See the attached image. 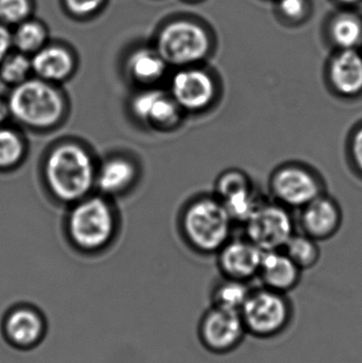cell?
Here are the masks:
<instances>
[{
  "label": "cell",
  "mask_w": 362,
  "mask_h": 363,
  "mask_svg": "<svg viewBox=\"0 0 362 363\" xmlns=\"http://www.w3.org/2000/svg\"><path fill=\"white\" fill-rule=\"evenodd\" d=\"M95 162L86 148L77 143L53 147L44 163V177L49 191L57 200L76 203L86 198L95 186Z\"/></svg>",
  "instance_id": "obj_1"
},
{
  "label": "cell",
  "mask_w": 362,
  "mask_h": 363,
  "mask_svg": "<svg viewBox=\"0 0 362 363\" xmlns=\"http://www.w3.org/2000/svg\"><path fill=\"white\" fill-rule=\"evenodd\" d=\"M6 106L15 121L36 131L57 127L67 111L62 91L53 83L40 78H29L13 86Z\"/></svg>",
  "instance_id": "obj_2"
},
{
  "label": "cell",
  "mask_w": 362,
  "mask_h": 363,
  "mask_svg": "<svg viewBox=\"0 0 362 363\" xmlns=\"http://www.w3.org/2000/svg\"><path fill=\"white\" fill-rule=\"evenodd\" d=\"M183 230L191 245L204 254L217 252L232 238L235 224L216 196H201L185 209Z\"/></svg>",
  "instance_id": "obj_3"
},
{
  "label": "cell",
  "mask_w": 362,
  "mask_h": 363,
  "mask_svg": "<svg viewBox=\"0 0 362 363\" xmlns=\"http://www.w3.org/2000/svg\"><path fill=\"white\" fill-rule=\"evenodd\" d=\"M70 240L82 251L95 252L106 247L116 232V216L110 203L98 196L74 203L67 219Z\"/></svg>",
  "instance_id": "obj_4"
},
{
  "label": "cell",
  "mask_w": 362,
  "mask_h": 363,
  "mask_svg": "<svg viewBox=\"0 0 362 363\" xmlns=\"http://www.w3.org/2000/svg\"><path fill=\"white\" fill-rule=\"evenodd\" d=\"M268 189L272 201L290 211H300L327 192V184L320 172L308 164L286 162L272 170Z\"/></svg>",
  "instance_id": "obj_5"
},
{
  "label": "cell",
  "mask_w": 362,
  "mask_h": 363,
  "mask_svg": "<svg viewBox=\"0 0 362 363\" xmlns=\"http://www.w3.org/2000/svg\"><path fill=\"white\" fill-rule=\"evenodd\" d=\"M240 315L249 335L271 339L284 333L291 323L293 304L286 294L263 286L252 289Z\"/></svg>",
  "instance_id": "obj_6"
},
{
  "label": "cell",
  "mask_w": 362,
  "mask_h": 363,
  "mask_svg": "<svg viewBox=\"0 0 362 363\" xmlns=\"http://www.w3.org/2000/svg\"><path fill=\"white\" fill-rule=\"evenodd\" d=\"M168 65L187 67L203 61L212 50V40L202 26L178 21L166 26L157 38V48Z\"/></svg>",
  "instance_id": "obj_7"
},
{
  "label": "cell",
  "mask_w": 362,
  "mask_h": 363,
  "mask_svg": "<svg viewBox=\"0 0 362 363\" xmlns=\"http://www.w3.org/2000/svg\"><path fill=\"white\" fill-rule=\"evenodd\" d=\"M244 237L261 251L283 250L297 232L293 211L271 201H264L244 224Z\"/></svg>",
  "instance_id": "obj_8"
},
{
  "label": "cell",
  "mask_w": 362,
  "mask_h": 363,
  "mask_svg": "<svg viewBox=\"0 0 362 363\" xmlns=\"http://www.w3.org/2000/svg\"><path fill=\"white\" fill-rule=\"evenodd\" d=\"M170 95L183 112L203 113L210 110L220 97L218 81L202 68H180L170 82Z\"/></svg>",
  "instance_id": "obj_9"
},
{
  "label": "cell",
  "mask_w": 362,
  "mask_h": 363,
  "mask_svg": "<svg viewBox=\"0 0 362 363\" xmlns=\"http://www.w3.org/2000/svg\"><path fill=\"white\" fill-rule=\"evenodd\" d=\"M215 196L222 202L234 224L244 225L265 201L244 170H225L215 183Z\"/></svg>",
  "instance_id": "obj_10"
},
{
  "label": "cell",
  "mask_w": 362,
  "mask_h": 363,
  "mask_svg": "<svg viewBox=\"0 0 362 363\" xmlns=\"http://www.w3.org/2000/svg\"><path fill=\"white\" fill-rule=\"evenodd\" d=\"M199 335L208 351L227 354L237 349L248 333L240 313L213 306L202 317Z\"/></svg>",
  "instance_id": "obj_11"
},
{
  "label": "cell",
  "mask_w": 362,
  "mask_h": 363,
  "mask_svg": "<svg viewBox=\"0 0 362 363\" xmlns=\"http://www.w3.org/2000/svg\"><path fill=\"white\" fill-rule=\"evenodd\" d=\"M327 89L336 99L356 102L362 99V52L341 49L333 53L325 67Z\"/></svg>",
  "instance_id": "obj_12"
},
{
  "label": "cell",
  "mask_w": 362,
  "mask_h": 363,
  "mask_svg": "<svg viewBox=\"0 0 362 363\" xmlns=\"http://www.w3.org/2000/svg\"><path fill=\"white\" fill-rule=\"evenodd\" d=\"M130 106L132 114L140 123L163 131L178 127L184 113L169 93L153 87L136 94Z\"/></svg>",
  "instance_id": "obj_13"
},
{
  "label": "cell",
  "mask_w": 362,
  "mask_h": 363,
  "mask_svg": "<svg viewBox=\"0 0 362 363\" xmlns=\"http://www.w3.org/2000/svg\"><path fill=\"white\" fill-rule=\"evenodd\" d=\"M298 211L297 224L301 232L319 242L336 236L344 223V211L339 202L327 191Z\"/></svg>",
  "instance_id": "obj_14"
},
{
  "label": "cell",
  "mask_w": 362,
  "mask_h": 363,
  "mask_svg": "<svg viewBox=\"0 0 362 363\" xmlns=\"http://www.w3.org/2000/svg\"><path fill=\"white\" fill-rule=\"evenodd\" d=\"M264 253L247 237L231 238L217 252V262L223 277L249 283L259 277Z\"/></svg>",
  "instance_id": "obj_15"
},
{
  "label": "cell",
  "mask_w": 362,
  "mask_h": 363,
  "mask_svg": "<svg viewBox=\"0 0 362 363\" xmlns=\"http://www.w3.org/2000/svg\"><path fill=\"white\" fill-rule=\"evenodd\" d=\"M44 318L33 307L19 305L6 313L2 321V334L13 347L29 349L44 337Z\"/></svg>",
  "instance_id": "obj_16"
},
{
  "label": "cell",
  "mask_w": 362,
  "mask_h": 363,
  "mask_svg": "<svg viewBox=\"0 0 362 363\" xmlns=\"http://www.w3.org/2000/svg\"><path fill=\"white\" fill-rule=\"evenodd\" d=\"M302 272L283 250H276L264 253L257 277L264 287L287 294L298 287Z\"/></svg>",
  "instance_id": "obj_17"
},
{
  "label": "cell",
  "mask_w": 362,
  "mask_h": 363,
  "mask_svg": "<svg viewBox=\"0 0 362 363\" xmlns=\"http://www.w3.org/2000/svg\"><path fill=\"white\" fill-rule=\"evenodd\" d=\"M31 64L36 78L53 84L67 80L74 70L72 53L61 47H43L34 53Z\"/></svg>",
  "instance_id": "obj_18"
},
{
  "label": "cell",
  "mask_w": 362,
  "mask_h": 363,
  "mask_svg": "<svg viewBox=\"0 0 362 363\" xmlns=\"http://www.w3.org/2000/svg\"><path fill=\"white\" fill-rule=\"evenodd\" d=\"M137 177V168L131 160L113 157L106 160L97 169L95 186L108 196L119 194L129 189Z\"/></svg>",
  "instance_id": "obj_19"
},
{
  "label": "cell",
  "mask_w": 362,
  "mask_h": 363,
  "mask_svg": "<svg viewBox=\"0 0 362 363\" xmlns=\"http://www.w3.org/2000/svg\"><path fill=\"white\" fill-rule=\"evenodd\" d=\"M167 65L159 51L140 48L128 57L127 72L132 80L149 86L163 78Z\"/></svg>",
  "instance_id": "obj_20"
},
{
  "label": "cell",
  "mask_w": 362,
  "mask_h": 363,
  "mask_svg": "<svg viewBox=\"0 0 362 363\" xmlns=\"http://www.w3.org/2000/svg\"><path fill=\"white\" fill-rule=\"evenodd\" d=\"M327 34L336 50L358 49L362 43V18L350 11L338 13L329 21Z\"/></svg>",
  "instance_id": "obj_21"
},
{
  "label": "cell",
  "mask_w": 362,
  "mask_h": 363,
  "mask_svg": "<svg viewBox=\"0 0 362 363\" xmlns=\"http://www.w3.org/2000/svg\"><path fill=\"white\" fill-rule=\"evenodd\" d=\"M283 251L302 271L310 270L320 262L319 241L302 232H295L287 241Z\"/></svg>",
  "instance_id": "obj_22"
},
{
  "label": "cell",
  "mask_w": 362,
  "mask_h": 363,
  "mask_svg": "<svg viewBox=\"0 0 362 363\" xmlns=\"http://www.w3.org/2000/svg\"><path fill=\"white\" fill-rule=\"evenodd\" d=\"M252 289L247 281L225 277L213 290V306L240 313Z\"/></svg>",
  "instance_id": "obj_23"
},
{
  "label": "cell",
  "mask_w": 362,
  "mask_h": 363,
  "mask_svg": "<svg viewBox=\"0 0 362 363\" xmlns=\"http://www.w3.org/2000/svg\"><path fill=\"white\" fill-rule=\"evenodd\" d=\"M25 155L23 136L15 130L0 125V169H11L19 165Z\"/></svg>",
  "instance_id": "obj_24"
},
{
  "label": "cell",
  "mask_w": 362,
  "mask_h": 363,
  "mask_svg": "<svg viewBox=\"0 0 362 363\" xmlns=\"http://www.w3.org/2000/svg\"><path fill=\"white\" fill-rule=\"evenodd\" d=\"M13 44L21 52L35 53L44 46L47 33L36 21H23L12 35Z\"/></svg>",
  "instance_id": "obj_25"
},
{
  "label": "cell",
  "mask_w": 362,
  "mask_h": 363,
  "mask_svg": "<svg viewBox=\"0 0 362 363\" xmlns=\"http://www.w3.org/2000/svg\"><path fill=\"white\" fill-rule=\"evenodd\" d=\"M32 72L31 59L26 53H15L8 55L0 64V78L6 84H21L23 81L30 78Z\"/></svg>",
  "instance_id": "obj_26"
},
{
  "label": "cell",
  "mask_w": 362,
  "mask_h": 363,
  "mask_svg": "<svg viewBox=\"0 0 362 363\" xmlns=\"http://www.w3.org/2000/svg\"><path fill=\"white\" fill-rule=\"evenodd\" d=\"M346 159L351 172L362 181V121L349 132L346 142Z\"/></svg>",
  "instance_id": "obj_27"
},
{
  "label": "cell",
  "mask_w": 362,
  "mask_h": 363,
  "mask_svg": "<svg viewBox=\"0 0 362 363\" xmlns=\"http://www.w3.org/2000/svg\"><path fill=\"white\" fill-rule=\"evenodd\" d=\"M278 14L291 23L305 21L310 13V0H278Z\"/></svg>",
  "instance_id": "obj_28"
},
{
  "label": "cell",
  "mask_w": 362,
  "mask_h": 363,
  "mask_svg": "<svg viewBox=\"0 0 362 363\" xmlns=\"http://www.w3.org/2000/svg\"><path fill=\"white\" fill-rule=\"evenodd\" d=\"M29 0H0V19L6 23H21L29 15Z\"/></svg>",
  "instance_id": "obj_29"
},
{
  "label": "cell",
  "mask_w": 362,
  "mask_h": 363,
  "mask_svg": "<svg viewBox=\"0 0 362 363\" xmlns=\"http://www.w3.org/2000/svg\"><path fill=\"white\" fill-rule=\"evenodd\" d=\"M104 0H65L66 6L76 15H89L95 12Z\"/></svg>",
  "instance_id": "obj_30"
},
{
  "label": "cell",
  "mask_w": 362,
  "mask_h": 363,
  "mask_svg": "<svg viewBox=\"0 0 362 363\" xmlns=\"http://www.w3.org/2000/svg\"><path fill=\"white\" fill-rule=\"evenodd\" d=\"M13 45L12 34L4 25H0V64L9 55Z\"/></svg>",
  "instance_id": "obj_31"
},
{
  "label": "cell",
  "mask_w": 362,
  "mask_h": 363,
  "mask_svg": "<svg viewBox=\"0 0 362 363\" xmlns=\"http://www.w3.org/2000/svg\"><path fill=\"white\" fill-rule=\"evenodd\" d=\"M9 115L10 114H9L8 106L0 100V125L8 118Z\"/></svg>",
  "instance_id": "obj_32"
},
{
  "label": "cell",
  "mask_w": 362,
  "mask_h": 363,
  "mask_svg": "<svg viewBox=\"0 0 362 363\" xmlns=\"http://www.w3.org/2000/svg\"><path fill=\"white\" fill-rule=\"evenodd\" d=\"M338 4H344V6H352L361 4L362 0H335Z\"/></svg>",
  "instance_id": "obj_33"
}]
</instances>
